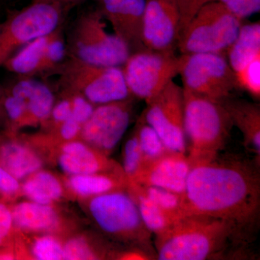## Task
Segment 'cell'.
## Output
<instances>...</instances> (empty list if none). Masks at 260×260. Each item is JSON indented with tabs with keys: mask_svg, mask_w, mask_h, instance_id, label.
Here are the masks:
<instances>
[{
	"mask_svg": "<svg viewBox=\"0 0 260 260\" xmlns=\"http://www.w3.org/2000/svg\"><path fill=\"white\" fill-rule=\"evenodd\" d=\"M67 5L57 3H30L11 13L0 23V67L19 48L59 28Z\"/></svg>",
	"mask_w": 260,
	"mask_h": 260,
	"instance_id": "obj_8",
	"label": "cell"
},
{
	"mask_svg": "<svg viewBox=\"0 0 260 260\" xmlns=\"http://www.w3.org/2000/svg\"><path fill=\"white\" fill-rule=\"evenodd\" d=\"M89 210L98 226L105 234L155 256L153 234L145 226L134 198L124 190L93 197Z\"/></svg>",
	"mask_w": 260,
	"mask_h": 260,
	"instance_id": "obj_5",
	"label": "cell"
},
{
	"mask_svg": "<svg viewBox=\"0 0 260 260\" xmlns=\"http://www.w3.org/2000/svg\"><path fill=\"white\" fill-rule=\"evenodd\" d=\"M59 164L64 172L72 176L122 170L107 159V155L89 148L85 143L74 140L63 145Z\"/></svg>",
	"mask_w": 260,
	"mask_h": 260,
	"instance_id": "obj_17",
	"label": "cell"
},
{
	"mask_svg": "<svg viewBox=\"0 0 260 260\" xmlns=\"http://www.w3.org/2000/svg\"><path fill=\"white\" fill-rule=\"evenodd\" d=\"M66 48L67 56L102 66L121 67L131 54L119 37L108 31L105 19L98 9L78 16L70 30Z\"/></svg>",
	"mask_w": 260,
	"mask_h": 260,
	"instance_id": "obj_6",
	"label": "cell"
},
{
	"mask_svg": "<svg viewBox=\"0 0 260 260\" xmlns=\"http://www.w3.org/2000/svg\"><path fill=\"white\" fill-rule=\"evenodd\" d=\"M223 5L231 13L241 19L259 13L260 0H215Z\"/></svg>",
	"mask_w": 260,
	"mask_h": 260,
	"instance_id": "obj_33",
	"label": "cell"
},
{
	"mask_svg": "<svg viewBox=\"0 0 260 260\" xmlns=\"http://www.w3.org/2000/svg\"><path fill=\"white\" fill-rule=\"evenodd\" d=\"M260 54L259 21L242 25L226 51L227 60L234 73Z\"/></svg>",
	"mask_w": 260,
	"mask_h": 260,
	"instance_id": "obj_23",
	"label": "cell"
},
{
	"mask_svg": "<svg viewBox=\"0 0 260 260\" xmlns=\"http://www.w3.org/2000/svg\"><path fill=\"white\" fill-rule=\"evenodd\" d=\"M99 3L98 10L131 54L145 49L143 20L145 0H99Z\"/></svg>",
	"mask_w": 260,
	"mask_h": 260,
	"instance_id": "obj_15",
	"label": "cell"
},
{
	"mask_svg": "<svg viewBox=\"0 0 260 260\" xmlns=\"http://www.w3.org/2000/svg\"><path fill=\"white\" fill-rule=\"evenodd\" d=\"M32 252L36 259L39 260L63 259V246L51 236L37 239L32 245Z\"/></svg>",
	"mask_w": 260,
	"mask_h": 260,
	"instance_id": "obj_30",
	"label": "cell"
},
{
	"mask_svg": "<svg viewBox=\"0 0 260 260\" xmlns=\"http://www.w3.org/2000/svg\"><path fill=\"white\" fill-rule=\"evenodd\" d=\"M97 257L88 243L82 238L70 239L63 246V259H95Z\"/></svg>",
	"mask_w": 260,
	"mask_h": 260,
	"instance_id": "obj_31",
	"label": "cell"
},
{
	"mask_svg": "<svg viewBox=\"0 0 260 260\" xmlns=\"http://www.w3.org/2000/svg\"><path fill=\"white\" fill-rule=\"evenodd\" d=\"M81 0H31V3H57L61 4L70 5Z\"/></svg>",
	"mask_w": 260,
	"mask_h": 260,
	"instance_id": "obj_39",
	"label": "cell"
},
{
	"mask_svg": "<svg viewBox=\"0 0 260 260\" xmlns=\"http://www.w3.org/2000/svg\"><path fill=\"white\" fill-rule=\"evenodd\" d=\"M180 21L177 0H145L143 20V43L145 49L175 51Z\"/></svg>",
	"mask_w": 260,
	"mask_h": 260,
	"instance_id": "obj_14",
	"label": "cell"
},
{
	"mask_svg": "<svg viewBox=\"0 0 260 260\" xmlns=\"http://www.w3.org/2000/svg\"><path fill=\"white\" fill-rule=\"evenodd\" d=\"M6 90L25 102L26 124H37L49 119L54 105V95L47 85L26 77L15 82Z\"/></svg>",
	"mask_w": 260,
	"mask_h": 260,
	"instance_id": "obj_19",
	"label": "cell"
},
{
	"mask_svg": "<svg viewBox=\"0 0 260 260\" xmlns=\"http://www.w3.org/2000/svg\"><path fill=\"white\" fill-rule=\"evenodd\" d=\"M66 91L80 94L93 105H102L129 97L121 67L90 64L71 56L53 70Z\"/></svg>",
	"mask_w": 260,
	"mask_h": 260,
	"instance_id": "obj_4",
	"label": "cell"
},
{
	"mask_svg": "<svg viewBox=\"0 0 260 260\" xmlns=\"http://www.w3.org/2000/svg\"><path fill=\"white\" fill-rule=\"evenodd\" d=\"M5 116L4 108H3V91L0 89V121L3 120Z\"/></svg>",
	"mask_w": 260,
	"mask_h": 260,
	"instance_id": "obj_40",
	"label": "cell"
},
{
	"mask_svg": "<svg viewBox=\"0 0 260 260\" xmlns=\"http://www.w3.org/2000/svg\"><path fill=\"white\" fill-rule=\"evenodd\" d=\"M82 124L75 121L74 119L70 117L68 120L61 123L59 126V135L63 139L67 141L73 140L77 136L80 135Z\"/></svg>",
	"mask_w": 260,
	"mask_h": 260,
	"instance_id": "obj_38",
	"label": "cell"
},
{
	"mask_svg": "<svg viewBox=\"0 0 260 260\" xmlns=\"http://www.w3.org/2000/svg\"><path fill=\"white\" fill-rule=\"evenodd\" d=\"M64 93L68 95L71 103V117L83 125L93 114L95 108L93 104L80 94L66 90H64Z\"/></svg>",
	"mask_w": 260,
	"mask_h": 260,
	"instance_id": "obj_32",
	"label": "cell"
},
{
	"mask_svg": "<svg viewBox=\"0 0 260 260\" xmlns=\"http://www.w3.org/2000/svg\"><path fill=\"white\" fill-rule=\"evenodd\" d=\"M146 102L143 116L169 151L187 153L184 91L174 80Z\"/></svg>",
	"mask_w": 260,
	"mask_h": 260,
	"instance_id": "obj_11",
	"label": "cell"
},
{
	"mask_svg": "<svg viewBox=\"0 0 260 260\" xmlns=\"http://www.w3.org/2000/svg\"><path fill=\"white\" fill-rule=\"evenodd\" d=\"M184 91V129L191 166L210 161L223 151L233 127L222 102Z\"/></svg>",
	"mask_w": 260,
	"mask_h": 260,
	"instance_id": "obj_3",
	"label": "cell"
},
{
	"mask_svg": "<svg viewBox=\"0 0 260 260\" xmlns=\"http://www.w3.org/2000/svg\"><path fill=\"white\" fill-rule=\"evenodd\" d=\"M20 186L18 179L0 166V196L13 198L18 194Z\"/></svg>",
	"mask_w": 260,
	"mask_h": 260,
	"instance_id": "obj_35",
	"label": "cell"
},
{
	"mask_svg": "<svg viewBox=\"0 0 260 260\" xmlns=\"http://www.w3.org/2000/svg\"><path fill=\"white\" fill-rule=\"evenodd\" d=\"M136 132L144 162L158 158L169 151L156 132L145 122L143 116L138 121Z\"/></svg>",
	"mask_w": 260,
	"mask_h": 260,
	"instance_id": "obj_27",
	"label": "cell"
},
{
	"mask_svg": "<svg viewBox=\"0 0 260 260\" xmlns=\"http://www.w3.org/2000/svg\"><path fill=\"white\" fill-rule=\"evenodd\" d=\"M255 237L225 219L185 213L153 244L159 260L245 259Z\"/></svg>",
	"mask_w": 260,
	"mask_h": 260,
	"instance_id": "obj_2",
	"label": "cell"
},
{
	"mask_svg": "<svg viewBox=\"0 0 260 260\" xmlns=\"http://www.w3.org/2000/svg\"><path fill=\"white\" fill-rule=\"evenodd\" d=\"M190 169L186 154L169 150L158 158L144 162L139 173L129 182L158 186L184 194Z\"/></svg>",
	"mask_w": 260,
	"mask_h": 260,
	"instance_id": "obj_16",
	"label": "cell"
},
{
	"mask_svg": "<svg viewBox=\"0 0 260 260\" xmlns=\"http://www.w3.org/2000/svg\"><path fill=\"white\" fill-rule=\"evenodd\" d=\"M180 73L183 90L223 102L237 88L235 73L223 54H182Z\"/></svg>",
	"mask_w": 260,
	"mask_h": 260,
	"instance_id": "obj_10",
	"label": "cell"
},
{
	"mask_svg": "<svg viewBox=\"0 0 260 260\" xmlns=\"http://www.w3.org/2000/svg\"><path fill=\"white\" fill-rule=\"evenodd\" d=\"M13 219L11 208L0 202V246L5 244L13 230Z\"/></svg>",
	"mask_w": 260,
	"mask_h": 260,
	"instance_id": "obj_36",
	"label": "cell"
},
{
	"mask_svg": "<svg viewBox=\"0 0 260 260\" xmlns=\"http://www.w3.org/2000/svg\"><path fill=\"white\" fill-rule=\"evenodd\" d=\"M210 1L211 0H177L181 16L179 36L197 12Z\"/></svg>",
	"mask_w": 260,
	"mask_h": 260,
	"instance_id": "obj_34",
	"label": "cell"
},
{
	"mask_svg": "<svg viewBox=\"0 0 260 260\" xmlns=\"http://www.w3.org/2000/svg\"><path fill=\"white\" fill-rule=\"evenodd\" d=\"M259 165L219 155L191 166L184 194V213L225 219L256 235L259 225Z\"/></svg>",
	"mask_w": 260,
	"mask_h": 260,
	"instance_id": "obj_1",
	"label": "cell"
},
{
	"mask_svg": "<svg viewBox=\"0 0 260 260\" xmlns=\"http://www.w3.org/2000/svg\"><path fill=\"white\" fill-rule=\"evenodd\" d=\"M128 188L129 189L128 192L134 198L143 223L154 236L167 232L181 216L162 209L133 186L128 185Z\"/></svg>",
	"mask_w": 260,
	"mask_h": 260,
	"instance_id": "obj_24",
	"label": "cell"
},
{
	"mask_svg": "<svg viewBox=\"0 0 260 260\" xmlns=\"http://www.w3.org/2000/svg\"><path fill=\"white\" fill-rule=\"evenodd\" d=\"M132 98L97 106L82 126L83 140L103 155H107L116 148L129 127L133 115Z\"/></svg>",
	"mask_w": 260,
	"mask_h": 260,
	"instance_id": "obj_12",
	"label": "cell"
},
{
	"mask_svg": "<svg viewBox=\"0 0 260 260\" xmlns=\"http://www.w3.org/2000/svg\"><path fill=\"white\" fill-rule=\"evenodd\" d=\"M64 95L65 97L60 102L54 104L49 116V118H52L54 124L58 126L71 117V103L68 95L65 94Z\"/></svg>",
	"mask_w": 260,
	"mask_h": 260,
	"instance_id": "obj_37",
	"label": "cell"
},
{
	"mask_svg": "<svg viewBox=\"0 0 260 260\" xmlns=\"http://www.w3.org/2000/svg\"><path fill=\"white\" fill-rule=\"evenodd\" d=\"M242 20L223 5L211 0L203 5L179 36L181 54L213 53L223 54L237 38Z\"/></svg>",
	"mask_w": 260,
	"mask_h": 260,
	"instance_id": "obj_7",
	"label": "cell"
},
{
	"mask_svg": "<svg viewBox=\"0 0 260 260\" xmlns=\"http://www.w3.org/2000/svg\"><path fill=\"white\" fill-rule=\"evenodd\" d=\"M21 189L30 201L43 205H50L62 194L59 181L51 173L40 170L29 176Z\"/></svg>",
	"mask_w": 260,
	"mask_h": 260,
	"instance_id": "obj_25",
	"label": "cell"
},
{
	"mask_svg": "<svg viewBox=\"0 0 260 260\" xmlns=\"http://www.w3.org/2000/svg\"><path fill=\"white\" fill-rule=\"evenodd\" d=\"M13 224L30 232H47L55 229L59 217L49 205L35 202H22L11 208Z\"/></svg>",
	"mask_w": 260,
	"mask_h": 260,
	"instance_id": "obj_22",
	"label": "cell"
},
{
	"mask_svg": "<svg viewBox=\"0 0 260 260\" xmlns=\"http://www.w3.org/2000/svg\"><path fill=\"white\" fill-rule=\"evenodd\" d=\"M144 164V156L140 146L136 129L126 140L123 151L122 170L128 181H132L139 173Z\"/></svg>",
	"mask_w": 260,
	"mask_h": 260,
	"instance_id": "obj_29",
	"label": "cell"
},
{
	"mask_svg": "<svg viewBox=\"0 0 260 260\" xmlns=\"http://www.w3.org/2000/svg\"><path fill=\"white\" fill-rule=\"evenodd\" d=\"M67 56L61 25L54 31L34 39L10 56L3 67L23 76L53 71Z\"/></svg>",
	"mask_w": 260,
	"mask_h": 260,
	"instance_id": "obj_13",
	"label": "cell"
},
{
	"mask_svg": "<svg viewBox=\"0 0 260 260\" xmlns=\"http://www.w3.org/2000/svg\"><path fill=\"white\" fill-rule=\"evenodd\" d=\"M129 185L145 195L162 209L178 215L184 214V194H178L158 186L140 185L133 182H129Z\"/></svg>",
	"mask_w": 260,
	"mask_h": 260,
	"instance_id": "obj_26",
	"label": "cell"
},
{
	"mask_svg": "<svg viewBox=\"0 0 260 260\" xmlns=\"http://www.w3.org/2000/svg\"><path fill=\"white\" fill-rule=\"evenodd\" d=\"M69 184L76 194L93 198L109 191L124 190L128 188L129 181L122 170L113 171L72 176Z\"/></svg>",
	"mask_w": 260,
	"mask_h": 260,
	"instance_id": "obj_21",
	"label": "cell"
},
{
	"mask_svg": "<svg viewBox=\"0 0 260 260\" xmlns=\"http://www.w3.org/2000/svg\"><path fill=\"white\" fill-rule=\"evenodd\" d=\"M237 88L249 93L256 100L260 99V54L254 56L240 70L235 72Z\"/></svg>",
	"mask_w": 260,
	"mask_h": 260,
	"instance_id": "obj_28",
	"label": "cell"
},
{
	"mask_svg": "<svg viewBox=\"0 0 260 260\" xmlns=\"http://www.w3.org/2000/svg\"><path fill=\"white\" fill-rule=\"evenodd\" d=\"M183 55L145 49L132 53L121 66L130 95L147 101L179 75Z\"/></svg>",
	"mask_w": 260,
	"mask_h": 260,
	"instance_id": "obj_9",
	"label": "cell"
},
{
	"mask_svg": "<svg viewBox=\"0 0 260 260\" xmlns=\"http://www.w3.org/2000/svg\"><path fill=\"white\" fill-rule=\"evenodd\" d=\"M233 126H236L243 136V143L252 154L254 161H260V107L259 104L232 97L222 102Z\"/></svg>",
	"mask_w": 260,
	"mask_h": 260,
	"instance_id": "obj_18",
	"label": "cell"
},
{
	"mask_svg": "<svg viewBox=\"0 0 260 260\" xmlns=\"http://www.w3.org/2000/svg\"><path fill=\"white\" fill-rule=\"evenodd\" d=\"M0 166L18 180L40 170L42 161L30 148L13 140H0Z\"/></svg>",
	"mask_w": 260,
	"mask_h": 260,
	"instance_id": "obj_20",
	"label": "cell"
}]
</instances>
